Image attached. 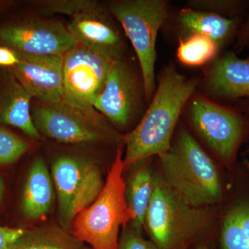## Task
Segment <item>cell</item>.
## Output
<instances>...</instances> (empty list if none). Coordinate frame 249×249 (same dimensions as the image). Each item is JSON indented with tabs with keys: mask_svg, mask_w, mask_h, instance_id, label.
Instances as JSON below:
<instances>
[{
	"mask_svg": "<svg viewBox=\"0 0 249 249\" xmlns=\"http://www.w3.org/2000/svg\"><path fill=\"white\" fill-rule=\"evenodd\" d=\"M197 84V80L180 74L173 67L165 70L142 120L121 137L125 145L124 172L152 156L160 157L169 151L178 118Z\"/></svg>",
	"mask_w": 249,
	"mask_h": 249,
	"instance_id": "1",
	"label": "cell"
},
{
	"mask_svg": "<svg viewBox=\"0 0 249 249\" xmlns=\"http://www.w3.org/2000/svg\"><path fill=\"white\" fill-rule=\"evenodd\" d=\"M160 158L162 178L188 204L205 208L221 200L217 167L189 132L181 130L175 146Z\"/></svg>",
	"mask_w": 249,
	"mask_h": 249,
	"instance_id": "2",
	"label": "cell"
},
{
	"mask_svg": "<svg viewBox=\"0 0 249 249\" xmlns=\"http://www.w3.org/2000/svg\"><path fill=\"white\" fill-rule=\"evenodd\" d=\"M122 147L123 145L118 146L115 160L98 199L72 222L73 235L91 249H118L121 228L133 219L125 199Z\"/></svg>",
	"mask_w": 249,
	"mask_h": 249,
	"instance_id": "3",
	"label": "cell"
},
{
	"mask_svg": "<svg viewBox=\"0 0 249 249\" xmlns=\"http://www.w3.org/2000/svg\"><path fill=\"white\" fill-rule=\"evenodd\" d=\"M210 219L205 208L188 204L155 175L144 226L159 249H185L209 227Z\"/></svg>",
	"mask_w": 249,
	"mask_h": 249,
	"instance_id": "4",
	"label": "cell"
},
{
	"mask_svg": "<svg viewBox=\"0 0 249 249\" xmlns=\"http://www.w3.org/2000/svg\"><path fill=\"white\" fill-rule=\"evenodd\" d=\"M121 23L138 57L145 97L155 91V63L157 34L168 17V3L162 0L116 1L109 6Z\"/></svg>",
	"mask_w": 249,
	"mask_h": 249,
	"instance_id": "5",
	"label": "cell"
},
{
	"mask_svg": "<svg viewBox=\"0 0 249 249\" xmlns=\"http://www.w3.org/2000/svg\"><path fill=\"white\" fill-rule=\"evenodd\" d=\"M33 121L41 135L70 144L115 143L121 137L97 111H88L66 102L36 103Z\"/></svg>",
	"mask_w": 249,
	"mask_h": 249,
	"instance_id": "6",
	"label": "cell"
},
{
	"mask_svg": "<svg viewBox=\"0 0 249 249\" xmlns=\"http://www.w3.org/2000/svg\"><path fill=\"white\" fill-rule=\"evenodd\" d=\"M193 124L214 153L228 167L233 165L249 122L240 111L196 98L191 106Z\"/></svg>",
	"mask_w": 249,
	"mask_h": 249,
	"instance_id": "7",
	"label": "cell"
},
{
	"mask_svg": "<svg viewBox=\"0 0 249 249\" xmlns=\"http://www.w3.org/2000/svg\"><path fill=\"white\" fill-rule=\"evenodd\" d=\"M115 60L79 43L68 51L63 59L65 102L84 110L96 111L95 101Z\"/></svg>",
	"mask_w": 249,
	"mask_h": 249,
	"instance_id": "8",
	"label": "cell"
},
{
	"mask_svg": "<svg viewBox=\"0 0 249 249\" xmlns=\"http://www.w3.org/2000/svg\"><path fill=\"white\" fill-rule=\"evenodd\" d=\"M0 41L19 53L36 55H65L78 44L62 22L40 18L0 27Z\"/></svg>",
	"mask_w": 249,
	"mask_h": 249,
	"instance_id": "9",
	"label": "cell"
},
{
	"mask_svg": "<svg viewBox=\"0 0 249 249\" xmlns=\"http://www.w3.org/2000/svg\"><path fill=\"white\" fill-rule=\"evenodd\" d=\"M17 53L19 62L10 70L31 97L45 104L65 102L64 55Z\"/></svg>",
	"mask_w": 249,
	"mask_h": 249,
	"instance_id": "10",
	"label": "cell"
},
{
	"mask_svg": "<svg viewBox=\"0 0 249 249\" xmlns=\"http://www.w3.org/2000/svg\"><path fill=\"white\" fill-rule=\"evenodd\" d=\"M139 98L137 77L121 58L113 62L93 107L113 124L124 127L137 111Z\"/></svg>",
	"mask_w": 249,
	"mask_h": 249,
	"instance_id": "11",
	"label": "cell"
},
{
	"mask_svg": "<svg viewBox=\"0 0 249 249\" xmlns=\"http://www.w3.org/2000/svg\"><path fill=\"white\" fill-rule=\"evenodd\" d=\"M67 29L77 42L103 56L122 58V41L108 22L101 5L71 18Z\"/></svg>",
	"mask_w": 249,
	"mask_h": 249,
	"instance_id": "12",
	"label": "cell"
},
{
	"mask_svg": "<svg viewBox=\"0 0 249 249\" xmlns=\"http://www.w3.org/2000/svg\"><path fill=\"white\" fill-rule=\"evenodd\" d=\"M32 97L18 81L10 69L0 78V124L22 130L31 138L40 139L31 116Z\"/></svg>",
	"mask_w": 249,
	"mask_h": 249,
	"instance_id": "13",
	"label": "cell"
},
{
	"mask_svg": "<svg viewBox=\"0 0 249 249\" xmlns=\"http://www.w3.org/2000/svg\"><path fill=\"white\" fill-rule=\"evenodd\" d=\"M207 85L223 99L249 98V58H238L229 52L216 59L208 73Z\"/></svg>",
	"mask_w": 249,
	"mask_h": 249,
	"instance_id": "14",
	"label": "cell"
},
{
	"mask_svg": "<svg viewBox=\"0 0 249 249\" xmlns=\"http://www.w3.org/2000/svg\"><path fill=\"white\" fill-rule=\"evenodd\" d=\"M45 160L37 157L31 165L22 196V211L26 217L38 220L47 215L53 204V190Z\"/></svg>",
	"mask_w": 249,
	"mask_h": 249,
	"instance_id": "15",
	"label": "cell"
},
{
	"mask_svg": "<svg viewBox=\"0 0 249 249\" xmlns=\"http://www.w3.org/2000/svg\"><path fill=\"white\" fill-rule=\"evenodd\" d=\"M84 160L77 157H59L52 165V178L58 196L59 220L65 229L71 227L72 201L81 177Z\"/></svg>",
	"mask_w": 249,
	"mask_h": 249,
	"instance_id": "16",
	"label": "cell"
},
{
	"mask_svg": "<svg viewBox=\"0 0 249 249\" xmlns=\"http://www.w3.org/2000/svg\"><path fill=\"white\" fill-rule=\"evenodd\" d=\"M179 19L191 34L206 36L219 46L229 42L240 31V18H227L214 13L183 9Z\"/></svg>",
	"mask_w": 249,
	"mask_h": 249,
	"instance_id": "17",
	"label": "cell"
},
{
	"mask_svg": "<svg viewBox=\"0 0 249 249\" xmlns=\"http://www.w3.org/2000/svg\"><path fill=\"white\" fill-rule=\"evenodd\" d=\"M125 183V199L133 219L129 223L137 231L142 232L145 214L151 200L154 178L148 160L139 162Z\"/></svg>",
	"mask_w": 249,
	"mask_h": 249,
	"instance_id": "18",
	"label": "cell"
},
{
	"mask_svg": "<svg viewBox=\"0 0 249 249\" xmlns=\"http://www.w3.org/2000/svg\"><path fill=\"white\" fill-rule=\"evenodd\" d=\"M55 227L26 230L10 249H87L73 234Z\"/></svg>",
	"mask_w": 249,
	"mask_h": 249,
	"instance_id": "19",
	"label": "cell"
},
{
	"mask_svg": "<svg viewBox=\"0 0 249 249\" xmlns=\"http://www.w3.org/2000/svg\"><path fill=\"white\" fill-rule=\"evenodd\" d=\"M104 186L102 174L98 165L89 160H84L79 183L72 201L70 213L71 225L76 215L98 199Z\"/></svg>",
	"mask_w": 249,
	"mask_h": 249,
	"instance_id": "20",
	"label": "cell"
},
{
	"mask_svg": "<svg viewBox=\"0 0 249 249\" xmlns=\"http://www.w3.org/2000/svg\"><path fill=\"white\" fill-rule=\"evenodd\" d=\"M219 45L212 39L200 34H191L181 40L178 49V60L190 67L204 65L215 58Z\"/></svg>",
	"mask_w": 249,
	"mask_h": 249,
	"instance_id": "21",
	"label": "cell"
},
{
	"mask_svg": "<svg viewBox=\"0 0 249 249\" xmlns=\"http://www.w3.org/2000/svg\"><path fill=\"white\" fill-rule=\"evenodd\" d=\"M30 143L9 129L0 126V165H10L29 150Z\"/></svg>",
	"mask_w": 249,
	"mask_h": 249,
	"instance_id": "22",
	"label": "cell"
},
{
	"mask_svg": "<svg viewBox=\"0 0 249 249\" xmlns=\"http://www.w3.org/2000/svg\"><path fill=\"white\" fill-rule=\"evenodd\" d=\"M221 243L222 249H249V242L231 210L222 220Z\"/></svg>",
	"mask_w": 249,
	"mask_h": 249,
	"instance_id": "23",
	"label": "cell"
},
{
	"mask_svg": "<svg viewBox=\"0 0 249 249\" xmlns=\"http://www.w3.org/2000/svg\"><path fill=\"white\" fill-rule=\"evenodd\" d=\"M37 8L44 12L67 15L72 18L99 6L97 1L89 0H47L38 1Z\"/></svg>",
	"mask_w": 249,
	"mask_h": 249,
	"instance_id": "24",
	"label": "cell"
},
{
	"mask_svg": "<svg viewBox=\"0 0 249 249\" xmlns=\"http://www.w3.org/2000/svg\"><path fill=\"white\" fill-rule=\"evenodd\" d=\"M246 1L235 0H216V1H191L190 6L196 9H210L217 12L231 15V18H240L241 11L245 9Z\"/></svg>",
	"mask_w": 249,
	"mask_h": 249,
	"instance_id": "25",
	"label": "cell"
},
{
	"mask_svg": "<svg viewBox=\"0 0 249 249\" xmlns=\"http://www.w3.org/2000/svg\"><path fill=\"white\" fill-rule=\"evenodd\" d=\"M142 233L129 224L123 227L118 249H159L153 242L144 239Z\"/></svg>",
	"mask_w": 249,
	"mask_h": 249,
	"instance_id": "26",
	"label": "cell"
},
{
	"mask_svg": "<svg viewBox=\"0 0 249 249\" xmlns=\"http://www.w3.org/2000/svg\"><path fill=\"white\" fill-rule=\"evenodd\" d=\"M235 214L249 242V199L237 201L230 209Z\"/></svg>",
	"mask_w": 249,
	"mask_h": 249,
	"instance_id": "27",
	"label": "cell"
},
{
	"mask_svg": "<svg viewBox=\"0 0 249 249\" xmlns=\"http://www.w3.org/2000/svg\"><path fill=\"white\" fill-rule=\"evenodd\" d=\"M25 231L21 228L0 227V249H10Z\"/></svg>",
	"mask_w": 249,
	"mask_h": 249,
	"instance_id": "28",
	"label": "cell"
},
{
	"mask_svg": "<svg viewBox=\"0 0 249 249\" xmlns=\"http://www.w3.org/2000/svg\"><path fill=\"white\" fill-rule=\"evenodd\" d=\"M19 62L17 52L6 46H0V67L11 69Z\"/></svg>",
	"mask_w": 249,
	"mask_h": 249,
	"instance_id": "29",
	"label": "cell"
},
{
	"mask_svg": "<svg viewBox=\"0 0 249 249\" xmlns=\"http://www.w3.org/2000/svg\"><path fill=\"white\" fill-rule=\"evenodd\" d=\"M248 46H249V18L239 31L238 39L235 47L238 49V50H242V49Z\"/></svg>",
	"mask_w": 249,
	"mask_h": 249,
	"instance_id": "30",
	"label": "cell"
},
{
	"mask_svg": "<svg viewBox=\"0 0 249 249\" xmlns=\"http://www.w3.org/2000/svg\"><path fill=\"white\" fill-rule=\"evenodd\" d=\"M4 181H3L2 178L0 177V204H1V201L3 199V196H4Z\"/></svg>",
	"mask_w": 249,
	"mask_h": 249,
	"instance_id": "31",
	"label": "cell"
},
{
	"mask_svg": "<svg viewBox=\"0 0 249 249\" xmlns=\"http://www.w3.org/2000/svg\"><path fill=\"white\" fill-rule=\"evenodd\" d=\"M242 108L245 109L246 112H247L249 115V101H246L245 103H243V105H242ZM246 153H249V146L248 147V148H247Z\"/></svg>",
	"mask_w": 249,
	"mask_h": 249,
	"instance_id": "32",
	"label": "cell"
},
{
	"mask_svg": "<svg viewBox=\"0 0 249 249\" xmlns=\"http://www.w3.org/2000/svg\"><path fill=\"white\" fill-rule=\"evenodd\" d=\"M198 249H205V248H199Z\"/></svg>",
	"mask_w": 249,
	"mask_h": 249,
	"instance_id": "33",
	"label": "cell"
}]
</instances>
